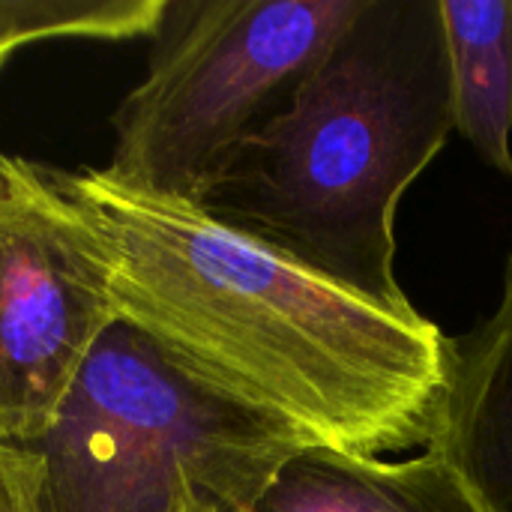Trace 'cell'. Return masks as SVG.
Returning <instances> with one entry per match:
<instances>
[{
	"label": "cell",
	"instance_id": "10",
	"mask_svg": "<svg viewBox=\"0 0 512 512\" xmlns=\"http://www.w3.org/2000/svg\"><path fill=\"white\" fill-rule=\"evenodd\" d=\"M180 512H222L216 504H210L207 498H201L198 492H186L180 501Z\"/></svg>",
	"mask_w": 512,
	"mask_h": 512
},
{
	"label": "cell",
	"instance_id": "4",
	"mask_svg": "<svg viewBox=\"0 0 512 512\" xmlns=\"http://www.w3.org/2000/svg\"><path fill=\"white\" fill-rule=\"evenodd\" d=\"M363 0H165L147 75L114 114V183L201 204L228 156L270 123Z\"/></svg>",
	"mask_w": 512,
	"mask_h": 512
},
{
	"label": "cell",
	"instance_id": "8",
	"mask_svg": "<svg viewBox=\"0 0 512 512\" xmlns=\"http://www.w3.org/2000/svg\"><path fill=\"white\" fill-rule=\"evenodd\" d=\"M453 129L512 177V0H441Z\"/></svg>",
	"mask_w": 512,
	"mask_h": 512
},
{
	"label": "cell",
	"instance_id": "11",
	"mask_svg": "<svg viewBox=\"0 0 512 512\" xmlns=\"http://www.w3.org/2000/svg\"><path fill=\"white\" fill-rule=\"evenodd\" d=\"M3 60H6V54H0V63H3Z\"/></svg>",
	"mask_w": 512,
	"mask_h": 512
},
{
	"label": "cell",
	"instance_id": "5",
	"mask_svg": "<svg viewBox=\"0 0 512 512\" xmlns=\"http://www.w3.org/2000/svg\"><path fill=\"white\" fill-rule=\"evenodd\" d=\"M114 324L105 252L66 174L0 153V444L48 435Z\"/></svg>",
	"mask_w": 512,
	"mask_h": 512
},
{
	"label": "cell",
	"instance_id": "1",
	"mask_svg": "<svg viewBox=\"0 0 512 512\" xmlns=\"http://www.w3.org/2000/svg\"><path fill=\"white\" fill-rule=\"evenodd\" d=\"M108 264L120 324L219 399L309 447L360 456L432 447L456 339L363 300L198 204L66 174Z\"/></svg>",
	"mask_w": 512,
	"mask_h": 512
},
{
	"label": "cell",
	"instance_id": "2",
	"mask_svg": "<svg viewBox=\"0 0 512 512\" xmlns=\"http://www.w3.org/2000/svg\"><path fill=\"white\" fill-rule=\"evenodd\" d=\"M450 132L441 0H363L198 207L363 300L411 309L396 276V213Z\"/></svg>",
	"mask_w": 512,
	"mask_h": 512
},
{
	"label": "cell",
	"instance_id": "7",
	"mask_svg": "<svg viewBox=\"0 0 512 512\" xmlns=\"http://www.w3.org/2000/svg\"><path fill=\"white\" fill-rule=\"evenodd\" d=\"M438 444L486 512H512V252L495 309L456 339Z\"/></svg>",
	"mask_w": 512,
	"mask_h": 512
},
{
	"label": "cell",
	"instance_id": "9",
	"mask_svg": "<svg viewBox=\"0 0 512 512\" xmlns=\"http://www.w3.org/2000/svg\"><path fill=\"white\" fill-rule=\"evenodd\" d=\"M42 462L33 447L0 444V512H39Z\"/></svg>",
	"mask_w": 512,
	"mask_h": 512
},
{
	"label": "cell",
	"instance_id": "3",
	"mask_svg": "<svg viewBox=\"0 0 512 512\" xmlns=\"http://www.w3.org/2000/svg\"><path fill=\"white\" fill-rule=\"evenodd\" d=\"M300 447L309 444L198 387L114 324L33 447L39 512H180L186 492L249 512Z\"/></svg>",
	"mask_w": 512,
	"mask_h": 512
},
{
	"label": "cell",
	"instance_id": "6",
	"mask_svg": "<svg viewBox=\"0 0 512 512\" xmlns=\"http://www.w3.org/2000/svg\"><path fill=\"white\" fill-rule=\"evenodd\" d=\"M249 512H486L450 456L432 444L411 459L330 447L291 453Z\"/></svg>",
	"mask_w": 512,
	"mask_h": 512
}]
</instances>
